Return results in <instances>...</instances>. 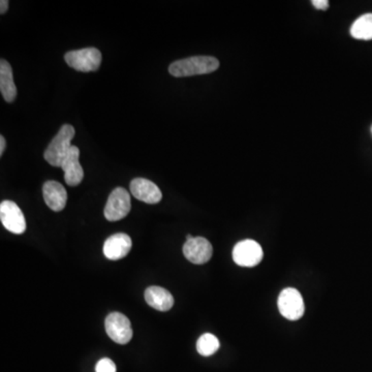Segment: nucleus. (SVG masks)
I'll return each instance as SVG.
<instances>
[{"mask_svg":"<svg viewBox=\"0 0 372 372\" xmlns=\"http://www.w3.org/2000/svg\"><path fill=\"white\" fill-rule=\"evenodd\" d=\"M220 68V62L212 56H194L185 59L177 60L170 66L169 72L172 76H197L211 74Z\"/></svg>","mask_w":372,"mask_h":372,"instance_id":"obj_1","label":"nucleus"},{"mask_svg":"<svg viewBox=\"0 0 372 372\" xmlns=\"http://www.w3.org/2000/svg\"><path fill=\"white\" fill-rule=\"evenodd\" d=\"M74 137V127L70 124L64 125L44 151V157L46 161L53 167H62L64 159L72 147L70 142Z\"/></svg>","mask_w":372,"mask_h":372,"instance_id":"obj_2","label":"nucleus"},{"mask_svg":"<svg viewBox=\"0 0 372 372\" xmlns=\"http://www.w3.org/2000/svg\"><path fill=\"white\" fill-rule=\"evenodd\" d=\"M64 60L68 66L78 72H96L102 64V53L96 48H85L68 52Z\"/></svg>","mask_w":372,"mask_h":372,"instance_id":"obj_3","label":"nucleus"},{"mask_svg":"<svg viewBox=\"0 0 372 372\" xmlns=\"http://www.w3.org/2000/svg\"><path fill=\"white\" fill-rule=\"evenodd\" d=\"M279 313L290 321H298L304 315L305 305L298 290L293 288L284 289L278 297Z\"/></svg>","mask_w":372,"mask_h":372,"instance_id":"obj_4","label":"nucleus"},{"mask_svg":"<svg viewBox=\"0 0 372 372\" xmlns=\"http://www.w3.org/2000/svg\"><path fill=\"white\" fill-rule=\"evenodd\" d=\"M105 326L108 336L118 345H127L133 338L131 321L122 313H110L107 317Z\"/></svg>","mask_w":372,"mask_h":372,"instance_id":"obj_5","label":"nucleus"},{"mask_svg":"<svg viewBox=\"0 0 372 372\" xmlns=\"http://www.w3.org/2000/svg\"><path fill=\"white\" fill-rule=\"evenodd\" d=\"M131 211V196L123 187H117L111 193L105 207V217L109 222L122 220Z\"/></svg>","mask_w":372,"mask_h":372,"instance_id":"obj_6","label":"nucleus"},{"mask_svg":"<svg viewBox=\"0 0 372 372\" xmlns=\"http://www.w3.org/2000/svg\"><path fill=\"white\" fill-rule=\"evenodd\" d=\"M183 254L193 264L203 265L212 258L213 248L206 238L189 235L183 246Z\"/></svg>","mask_w":372,"mask_h":372,"instance_id":"obj_7","label":"nucleus"},{"mask_svg":"<svg viewBox=\"0 0 372 372\" xmlns=\"http://www.w3.org/2000/svg\"><path fill=\"white\" fill-rule=\"evenodd\" d=\"M262 248L254 240H243L236 244L232 250V260L241 267H254L262 262Z\"/></svg>","mask_w":372,"mask_h":372,"instance_id":"obj_8","label":"nucleus"},{"mask_svg":"<svg viewBox=\"0 0 372 372\" xmlns=\"http://www.w3.org/2000/svg\"><path fill=\"white\" fill-rule=\"evenodd\" d=\"M0 220L5 228L13 234H23L26 230V220L23 212L17 204L3 201L0 204Z\"/></svg>","mask_w":372,"mask_h":372,"instance_id":"obj_9","label":"nucleus"},{"mask_svg":"<svg viewBox=\"0 0 372 372\" xmlns=\"http://www.w3.org/2000/svg\"><path fill=\"white\" fill-rule=\"evenodd\" d=\"M131 193L135 199L146 204H157L163 199L159 186L145 178H135L131 182Z\"/></svg>","mask_w":372,"mask_h":372,"instance_id":"obj_10","label":"nucleus"},{"mask_svg":"<svg viewBox=\"0 0 372 372\" xmlns=\"http://www.w3.org/2000/svg\"><path fill=\"white\" fill-rule=\"evenodd\" d=\"M79 157H80V150L78 147L72 146L60 167L64 170V180L68 185H79L84 178V171L79 161Z\"/></svg>","mask_w":372,"mask_h":372,"instance_id":"obj_11","label":"nucleus"},{"mask_svg":"<svg viewBox=\"0 0 372 372\" xmlns=\"http://www.w3.org/2000/svg\"><path fill=\"white\" fill-rule=\"evenodd\" d=\"M131 239L127 234L118 232L110 236L105 242L103 252L105 256L111 261L120 260L131 252Z\"/></svg>","mask_w":372,"mask_h":372,"instance_id":"obj_12","label":"nucleus"},{"mask_svg":"<svg viewBox=\"0 0 372 372\" xmlns=\"http://www.w3.org/2000/svg\"><path fill=\"white\" fill-rule=\"evenodd\" d=\"M44 203L55 212L62 211L68 202V193L57 181H46L42 187Z\"/></svg>","mask_w":372,"mask_h":372,"instance_id":"obj_13","label":"nucleus"},{"mask_svg":"<svg viewBox=\"0 0 372 372\" xmlns=\"http://www.w3.org/2000/svg\"><path fill=\"white\" fill-rule=\"evenodd\" d=\"M147 304L159 311H168L173 307L174 298L171 293L161 287H149L145 291Z\"/></svg>","mask_w":372,"mask_h":372,"instance_id":"obj_14","label":"nucleus"},{"mask_svg":"<svg viewBox=\"0 0 372 372\" xmlns=\"http://www.w3.org/2000/svg\"><path fill=\"white\" fill-rule=\"evenodd\" d=\"M0 91L5 102L13 103L17 96V88L14 82L13 70L7 60L0 62Z\"/></svg>","mask_w":372,"mask_h":372,"instance_id":"obj_15","label":"nucleus"},{"mask_svg":"<svg viewBox=\"0 0 372 372\" xmlns=\"http://www.w3.org/2000/svg\"><path fill=\"white\" fill-rule=\"evenodd\" d=\"M351 34L356 40H372V14L358 18L351 27Z\"/></svg>","mask_w":372,"mask_h":372,"instance_id":"obj_16","label":"nucleus"},{"mask_svg":"<svg viewBox=\"0 0 372 372\" xmlns=\"http://www.w3.org/2000/svg\"><path fill=\"white\" fill-rule=\"evenodd\" d=\"M220 347V341H218L217 337L214 336L213 334H210V333L202 335L197 343L198 353L204 356V357H209V356L213 355L218 351Z\"/></svg>","mask_w":372,"mask_h":372,"instance_id":"obj_17","label":"nucleus"},{"mask_svg":"<svg viewBox=\"0 0 372 372\" xmlns=\"http://www.w3.org/2000/svg\"><path fill=\"white\" fill-rule=\"evenodd\" d=\"M96 372H116V365L112 360L104 358L96 364Z\"/></svg>","mask_w":372,"mask_h":372,"instance_id":"obj_18","label":"nucleus"},{"mask_svg":"<svg viewBox=\"0 0 372 372\" xmlns=\"http://www.w3.org/2000/svg\"><path fill=\"white\" fill-rule=\"evenodd\" d=\"M311 3L315 9L321 10V11L329 9V1L327 0H313Z\"/></svg>","mask_w":372,"mask_h":372,"instance_id":"obj_19","label":"nucleus"},{"mask_svg":"<svg viewBox=\"0 0 372 372\" xmlns=\"http://www.w3.org/2000/svg\"><path fill=\"white\" fill-rule=\"evenodd\" d=\"M8 9H9V1L8 0H1V3H0V13L5 14L8 12Z\"/></svg>","mask_w":372,"mask_h":372,"instance_id":"obj_20","label":"nucleus"},{"mask_svg":"<svg viewBox=\"0 0 372 372\" xmlns=\"http://www.w3.org/2000/svg\"><path fill=\"white\" fill-rule=\"evenodd\" d=\"M5 145H7V142H5V137L1 135L0 137V157H3V152H5Z\"/></svg>","mask_w":372,"mask_h":372,"instance_id":"obj_21","label":"nucleus"},{"mask_svg":"<svg viewBox=\"0 0 372 372\" xmlns=\"http://www.w3.org/2000/svg\"><path fill=\"white\" fill-rule=\"evenodd\" d=\"M371 133H372V127H371Z\"/></svg>","mask_w":372,"mask_h":372,"instance_id":"obj_22","label":"nucleus"}]
</instances>
